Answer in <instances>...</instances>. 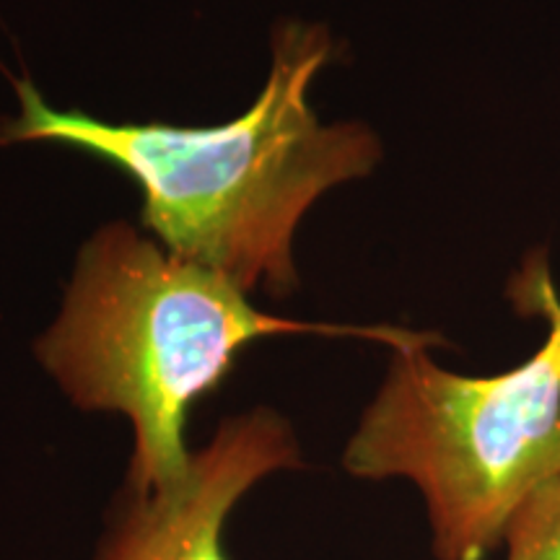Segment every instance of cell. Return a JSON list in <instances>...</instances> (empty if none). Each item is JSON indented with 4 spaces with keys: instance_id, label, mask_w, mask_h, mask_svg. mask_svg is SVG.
Here are the masks:
<instances>
[{
    "instance_id": "4",
    "label": "cell",
    "mask_w": 560,
    "mask_h": 560,
    "mask_svg": "<svg viewBox=\"0 0 560 560\" xmlns=\"http://www.w3.org/2000/svg\"><path fill=\"white\" fill-rule=\"evenodd\" d=\"M301 467L299 441L280 412L231 416L192 452L177 482L149 495L125 493L96 560H231L223 537L236 503L272 472Z\"/></svg>"
},
{
    "instance_id": "3",
    "label": "cell",
    "mask_w": 560,
    "mask_h": 560,
    "mask_svg": "<svg viewBox=\"0 0 560 560\" xmlns=\"http://www.w3.org/2000/svg\"><path fill=\"white\" fill-rule=\"evenodd\" d=\"M509 296L548 319L540 350L501 374L462 376L431 346L395 348L342 452L353 478L420 490L436 560L486 558L522 503L560 475V296L542 252L524 260Z\"/></svg>"
},
{
    "instance_id": "5",
    "label": "cell",
    "mask_w": 560,
    "mask_h": 560,
    "mask_svg": "<svg viewBox=\"0 0 560 560\" xmlns=\"http://www.w3.org/2000/svg\"><path fill=\"white\" fill-rule=\"evenodd\" d=\"M503 548L506 560H560V475L522 503Z\"/></svg>"
},
{
    "instance_id": "2",
    "label": "cell",
    "mask_w": 560,
    "mask_h": 560,
    "mask_svg": "<svg viewBox=\"0 0 560 560\" xmlns=\"http://www.w3.org/2000/svg\"><path fill=\"white\" fill-rule=\"evenodd\" d=\"M306 332L355 335L392 350L444 342L405 327L317 325L260 312L234 280L112 221L81 247L60 317L34 353L75 408L130 420L128 493L149 495L187 472V416L226 382L242 350Z\"/></svg>"
},
{
    "instance_id": "1",
    "label": "cell",
    "mask_w": 560,
    "mask_h": 560,
    "mask_svg": "<svg viewBox=\"0 0 560 560\" xmlns=\"http://www.w3.org/2000/svg\"><path fill=\"white\" fill-rule=\"evenodd\" d=\"M332 55L325 26L280 21L265 89L244 115L213 128L104 122L50 107L30 79H19L21 112L0 122V145L60 143L107 161L140 187L143 226L172 255L247 293L289 296L299 285L293 231L306 210L382 161L366 125H325L312 109L310 89Z\"/></svg>"
}]
</instances>
